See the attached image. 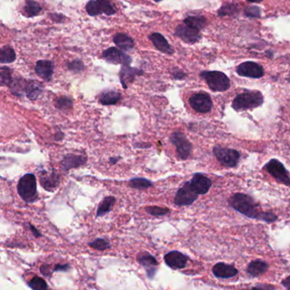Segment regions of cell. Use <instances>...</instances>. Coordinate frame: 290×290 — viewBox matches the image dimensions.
<instances>
[{
    "mask_svg": "<svg viewBox=\"0 0 290 290\" xmlns=\"http://www.w3.org/2000/svg\"><path fill=\"white\" fill-rule=\"evenodd\" d=\"M228 203L232 209L245 215L246 217L266 223H273L277 220V216L275 214L262 211L260 205L254 198L245 193H235L229 198Z\"/></svg>",
    "mask_w": 290,
    "mask_h": 290,
    "instance_id": "6da1fadb",
    "label": "cell"
},
{
    "mask_svg": "<svg viewBox=\"0 0 290 290\" xmlns=\"http://www.w3.org/2000/svg\"><path fill=\"white\" fill-rule=\"evenodd\" d=\"M263 102L264 97L259 91L246 90L234 98L232 106L236 111H243L259 107L262 105Z\"/></svg>",
    "mask_w": 290,
    "mask_h": 290,
    "instance_id": "7a4b0ae2",
    "label": "cell"
},
{
    "mask_svg": "<svg viewBox=\"0 0 290 290\" xmlns=\"http://www.w3.org/2000/svg\"><path fill=\"white\" fill-rule=\"evenodd\" d=\"M20 197L27 203H34L38 199L36 177L33 174H26L20 179L17 185Z\"/></svg>",
    "mask_w": 290,
    "mask_h": 290,
    "instance_id": "3957f363",
    "label": "cell"
},
{
    "mask_svg": "<svg viewBox=\"0 0 290 290\" xmlns=\"http://www.w3.org/2000/svg\"><path fill=\"white\" fill-rule=\"evenodd\" d=\"M200 76L206 81L212 91L222 92L230 88V79L224 73L218 71L202 72Z\"/></svg>",
    "mask_w": 290,
    "mask_h": 290,
    "instance_id": "277c9868",
    "label": "cell"
},
{
    "mask_svg": "<svg viewBox=\"0 0 290 290\" xmlns=\"http://www.w3.org/2000/svg\"><path fill=\"white\" fill-rule=\"evenodd\" d=\"M213 154L221 165L226 168H235L239 161V153L232 148L215 146L213 148Z\"/></svg>",
    "mask_w": 290,
    "mask_h": 290,
    "instance_id": "5b68a950",
    "label": "cell"
},
{
    "mask_svg": "<svg viewBox=\"0 0 290 290\" xmlns=\"http://www.w3.org/2000/svg\"><path fill=\"white\" fill-rule=\"evenodd\" d=\"M264 170L267 171L276 182L290 187L289 172L284 165L276 159H272L264 166Z\"/></svg>",
    "mask_w": 290,
    "mask_h": 290,
    "instance_id": "8992f818",
    "label": "cell"
},
{
    "mask_svg": "<svg viewBox=\"0 0 290 290\" xmlns=\"http://www.w3.org/2000/svg\"><path fill=\"white\" fill-rule=\"evenodd\" d=\"M85 9L90 17H96L101 14L112 16L116 13L112 0H91L87 4Z\"/></svg>",
    "mask_w": 290,
    "mask_h": 290,
    "instance_id": "52a82bcc",
    "label": "cell"
},
{
    "mask_svg": "<svg viewBox=\"0 0 290 290\" xmlns=\"http://www.w3.org/2000/svg\"><path fill=\"white\" fill-rule=\"evenodd\" d=\"M171 141L176 148L178 157L182 160L189 158L193 151V146L182 132H175L171 135Z\"/></svg>",
    "mask_w": 290,
    "mask_h": 290,
    "instance_id": "ba28073f",
    "label": "cell"
},
{
    "mask_svg": "<svg viewBox=\"0 0 290 290\" xmlns=\"http://www.w3.org/2000/svg\"><path fill=\"white\" fill-rule=\"evenodd\" d=\"M198 198V194L193 189L191 182H185L184 185L176 193L175 204L177 206H188L193 204Z\"/></svg>",
    "mask_w": 290,
    "mask_h": 290,
    "instance_id": "9c48e42d",
    "label": "cell"
},
{
    "mask_svg": "<svg viewBox=\"0 0 290 290\" xmlns=\"http://www.w3.org/2000/svg\"><path fill=\"white\" fill-rule=\"evenodd\" d=\"M189 103L193 110L199 113H207L211 111L213 101L207 93L200 92L194 94L190 98Z\"/></svg>",
    "mask_w": 290,
    "mask_h": 290,
    "instance_id": "30bf717a",
    "label": "cell"
},
{
    "mask_svg": "<svg viewBox=\"0 0 290 290\" xmlns=\"http://www.w3.org/2000/svg\"><path fill=\"white\" fill-rule=\"evenodd\" d=\"M102 58L111 64L130 65L132 59L121 49L111 47L102 52Z\"/></svg>",
    "mask_w": 290,
    "mask_h": 290,
    "instance_id": "8fae6325",
    "label": "cell"
},
{
    "mask_svg": "<svg viewBox=\"0 0 290 290\" xmlns=\"http://www.w3.org/2000/svg\"><path fill=\"white\" fill-rule=\"evenodd\" d=\"M237 73L242 77L259 78L264 75V69L256 62H245L237 67Z\"/></svg>",
    "mask_w": 290,
    "mask_h": 290,
    "instance_id": "7c38bea8",
    "label": "cell"
},
{
    "mask_svg": "<svg viewBox=\"0 0 290 290\" xmlns=\"http://www.w3.org/2000/svg\"><path fill=\"white\" fill-rule=\"evenodd\" d=\"M197 29L191 28L189 26L186 25V24H182L179 25L176 28V31H175V35L178 37L179 39H182V41L187 44H194V43L198 42L199 39H201L200 34Z\"/></svg>",
    "mask_w": 290,
    "mask_h": 290,
    "instance_id": "4fadbf2b",
    "label": "cell"
},
{
    "mask_svg": "<svg viewBox=\"0 0 290 290\" xmlns=\"http://www.w3.org/2000/svg\"><path fill=\"white\" fill-rule=\"evenodd\" d=\"M190 182L198 195H205L212 186L211 180L201 173L194 174Z\"/></svg>",
    "mask_w": 290,
    "mask_h": 290,
    "instance_id": "5bb4252c",
    "label": "cell"
},
{
    "mask_svg": "<svg viewBox=\"0 0 290 290\" xmlns=\"http://www.w3.org/2000/svg\"><path fill=\"white\" fill-rule=\"evenodd\" d=\"M137 259L139 264L142 265L149 278H154L157 272V265H159V262L156 258L149 254V253H141L138 254Z\"/></svg>",
    "mask_w": 290,
    "mask_h": 290,
    "instance_id": "9a60e30c",
    "label": "cell"
},
{
    "mask_svg": "<svg viewBox=\"0 0 290 290\" xmlns=\"http://www.w3.org/2000/svg\"><path fill=\"white\" fill-rule=\"evenodd\" d=\"M165 261L172 269H183L187 266L188 257L175 250L165 254Z\"/></svg>",
    "mask_w": 290,
    "mask_h": 290,
    "instance_id": "2e32d148",
    "label": "cell"
},
{
    "mask_svg": "<svg viewBox=\"0 0 290 290\" xmlns=\"http://www.w3.org/2000/svg\"><path fill=\"white\" fill-rule=\"evenodd\" d=\"M143 72L141 70L130 67V65H122L120 70L119 78L122 86L124 89L128 88V84L134 81L135 76L141 75Z\"/></svg>",
    "mask_w": 290,
    "mask_h": 290,
    "instance_id": "e0dca14e",
    "label": "cell"
},
{
    "mask_svg": "<svg viewBox=\"0 0 290 290\" xmlns=\"http://www.w3.org/2000/svg\"><path fill=\"white\" fill-rule=\"evenodd\" d=\"M54 68H55V64L53 62L48 61V60H41L37 62L35 72L39 78L49 82L51 81V78L53 77Z\"/></svg>",
    "mask_w": 290,
    "mask_h": 290,
    "instance_id": "ac0fdd59",
    "label": "cell"
},
{
    "mask_svg": "<svg viewBox=\"0 0 290 290\" xmlns=\"http://www.w3.org/2000/svg\"><path fill=\"white\" fill-rule=\"evenodd\" d=\"M213 274L218 278H232L237 276L238 271L233 265H227L226 263L219 262L212 268Z\"/></svg>",
    "mask_w": 290,
    "mask_h": 290,
    "instance_id": "d6986e66",
    "label": "cell"
},
{
    "mask_svg": "<svg viewBox=\"0 0 290 290\" xmlns=\"http://www.w3.org/2000/svg\"><path fill=\"white\" fill-rule=\"evenodd\" d=\"M149 39L153 42L158 51L162 53L170 55V56L173 55V48L168 43L167 39H165L162 34L159 33H154L149 36Z\"/></svg>",
    "mask_w": 290,
    "mask_h": 290,
    "instance_id": "ffe728a7",
    "label": "cell"
},
{
    "mask_svg": "<svg viewBox=\"0 0 290 290\" xmlns=\"http://www.w3.org/2000/svg\"><path fill=\"white\" fill-rule=\"evenodd\" d=\"M268 267L269 265L264 260L255 259L248 264L247 266V273L253 277H258L265 273V271H267Z\"/></svg>",
    "mask_w": 290,
    "mask_h": 290,
    "instance_id": "44dd1931",
    "label": "cell"
},
{
    "mask_svg": "<svg viewBox=\"0 0 290 290\" xmlns=\"http://www.w3.org/2000/svg\"><path fill=\"white\" fill-rule=\"evenodd\" d=\"M60 176L56 172H52L49 175L40 176V183L46 191L53 192L60 184Z\"/></svg>",
    "mask_w": 290,
    "mask_h": 290,
    "instance_id": "7402d4cb",
    "label": "cell"
},
{
    "mask_svg": "<svg viewBox=\"0 0 290 290\" xmlns=\"http://www.w3.org/2000/svg\"><path fill=\"white\" fill-rule=\"evenodd\" d=\"M87 159L82 155H67L62 161L64 171H69L73 168H78L86 163Z\"/></svg>",
    "mask_w": 290,
    "mask_h": 290,
    "instance_id": "603a6c76",
    "label": "cell"
},
{
    "mask_svg": "<svg viewBox=\"0 0 290 290\" xmlns=\"http://www.w3.org/2000/svg\"><path fill=\"white\" fill-rule=\"evenodd\" d=\"M113 42L117 47L121 49L122 51H131L134 47V42L131 37L128 36V34H117L113 37Z\"/></svg>",
    "mask_w": 290,
    "mask_h": 290,
    "instance_id": "cb8c5ba5",
    "label": "cell"
},
{
    "mask_svg": "<svg viewBox=\"0 0 290 290\" xmlns=\"http://www.w3.org/2000/svg\"><path fill=\"white\" fill-rule=\"evenodd\" d=\"M43 86L42 84L36 80H28L27 86H26L25 93L28 99L32 101L36 100L39 97L40 94L42 93Z\"/></svg>",
    "mask_w": 290,
    "mask_h": 290,
    "instance_id": "d4e9b609",
    "label": "cell"
},
{
    "mask_svg": "<svg viewBox=\"0 0 290 290\" xmlns=\"http://www.w3.org/2000/svg\"><path fill=\"white\" fill-rule=\"evenodd\" d=\"M121 100V94L117 91H106L100 95L99 101L104 106L116 105Z\"/></svg>",
    "mask_w": 290,
    "mask_h": 290,
    "instance_id": "484cf974",
    "label": "cell"
},
{
    "mask_svg": "<svg viewBox=\"0 0 290 290\" xmlns=\"http://www.w3.org/2000/svg\"><path fill=\"white\" fill-rule=\"evenodd\" d=\"M27 83H28V80H26L22 77L21 78L18 77V78H13V80L9 86L13 95L22 96L25 93Z\"/></svg>",
    "mask_w": 290,
    "mask_h": 290,
    "instance_id": "4316f807",
    "label": "cell"
},
{
    "mask_svg": "<svg viewBox=\"0 0 290 290\" xmlns=\"http://www.w3.org/2000/svg\"><path fill=\"white\" fill-rule=\"evenodd\" d=\"M23 12L26 17H37L39 16L40 12H42V7L34 0H27L23 8Z\"/></svg>",
    "mask_w": 290,
    "mask_h": 290,
    "instance_id": "83f0119b",
    "label": "cell"
},
{
    "mask_svg": "<svg viewBox=\"0 0 290 290\" xmlns=\"http://www.w3.org/2000/svg\"><path fill=\"white\" fill-rule=\"evenodd\" d=\"M115 202H116V199H115L114 197H106V198H104L103 200L101 202V204H99V206H98L96 216L97 217L103 216L107 213L110 212L115 204Z\"/></svg>",
    "mask_w": 290,
    "mask_h": 290,
    "instance_id": "f1b7e54d",
    "label": "cell"
},
{
    "mask_svg": "<svg viewBox=\"0 0 290 290\" xmlns=\"http://www.w3.org/2000/svg\"><path fill=\"white\" fill-rule=\"evenodd\" d=\"M184 23L186 25L200 31L206 26L207 20L205 17H202V16H194V17H188L186 18L184 20Z\"/></svg>",
    "mask_w": 290,
    "mask_h": 290,
    "instance_id": "f546056e",
    "label": "cell"
},
{
    "mask_svg": "<svg viewBox=\"0 0 290 290\" xmlns=\"http://www.w3.org/2000/svg\"><path fill=\"white\" fill-rule=\"evenodd\" d=\"M17 59L16 56V52H15L14 49L6 45L1 49V52H0V62L2 64H6V63H12L14 62Z\"/></svg>",
    "mask_w": 290,
    "mask_h": 290,
    "instance_id": "4dcf8cb0",
    "label": "cell"
},
{
    "mask_svg": "<svg viewBox=\"0 0 290 290\" xmlns=\"http://www.w3.org/2000/svg\"><path fill=\"white\" fill-rule=\"evenodd\" d=\"M129 185L132 188L138 190H146L149 187H153L154 184L151 181L145 178H134L130 180Z\"/></svg>",
    "mask_w": 290,
    "mask_h": 290,
    "instance_id": "1f68e13d",
    "label": "cell"
},
{
    "mask_svg": "<svg viewBox=\"0 0 290 290\" xmlns=\"http://www.w3.org/2000/svg\"><path fill=\"white\" fill-rule=\"evenodd\" d=\"M56 106L59 110L63 111V112H67L73 108V99L68 97V96H62L56 101Z\"/></svg>",
    "mask_w": 290,
    "mask_h": 290,
    "instance_id": "d6a6232c",
    "label": "cell"
},
{
    "mask_svg": "<svg viewBox=\"0 0 290 290\" xmlns=\"http://www.w3.org/2000/svg\"><path fill=\"white\" fill-rule=\"evenodd\" d=\"M13 78L12 77V71L7 67H2L0 69V83L2 86H9Z\"/></svg>",
    "mask_w": 290,
    "mask_h": 290,
    "instance_id": "836d02e7",
    "label": "cell"
},
{
    "mask_svg": "<svg viewBox=\"0 0 290 290\" xmlns=\"http://www.w3.org/2000/svg\"><path fill=\"white\" fill-rule=\"evenodd\" d=\"M238 13V7L235 4H228L226 6H222L219 12L218 15L220 17H226V16H235Z\"/></svg>",
    "mask_w": 290,
    "mask_h": 290,
    "instance_id": "e575fe53",
    "label": "cell"
},
{
    "mask_svg": "<svg viewBox=\"0 0 290 290\" xmlns=\"http://www.w3.org/2000/svg\"><path fill=\"white\" fill-rule=\"evenodd\" d=\"M145 210L149 215H154V216H165L171 212V210L168 208H161L158 206H148L146 207Z\"/></svg>",
    "mask_w": 290,
    "mask_h": 290,
    "instance_id": "d590c367",
    "label": "cell"
},
{
    "mask_svg": "<svg viewBox=\"0 0 290 290\" xmlns=\"http://www.w3.org/2000/svg\"><path fill=\"white\" fill-rule=\"evenodd\" d=\"M28 285H29V287H31L32 289L34 290H44L48 288L47 283H46L45 280L37 276L32 278Z\"/></svg>",
    "mask_w": 290,
    "mask_h": 290,
    "instance_id": "8d00e7d4",
    "label": "cell"
},
{
    "mask_svg": "<svg viewBox=\"0 0 290 290\" xmlns=\"http://www.w3.org/2000/svg\"><path fill=\"white\" fill-rule=\"evenodd\" d=\"M89 246H90L91 248H95V249L100 250V251L106 250L111 247L108 241H106L104 238H97V239L94 240L91 243H89Z\"/></svg>",
    "mask_w": 290,
    "mask_h": 290,
    "instance_id": "74e56055",
    "label": "cell"
},
{
    "mask_svg": "<svg viewBox=\"0 0 290 290\" xmlns=\"http://www.w3.org/2000/svg\"><path fill=\"white\" fill-rule=\"evenodd\" d=\"M67 69L73 73H80L84 70V62L80 60H74L73 62H67Z\"/></svg>",
    "mask_w": 290,
    "mask_h": 290,
    "instance_id": "f35d334b",
    "label": "cell"
},
{
    "mask_svg": "<svg viewBox=\"0 0 290 290\" xmlns=\"http://www.w3.org/2000/svg\"><path fill=\"white\" fill-rule=\"evenodd\" d=\"M244 14L249 18H259L261 16V10L258 6H248L244 9Z\"/></svg>",
    "mask_w": 290,
    "mask_h": 290,
    "instance_id": "ab89813d",
    "label": "cell"
},
{
    "mask_svg": "<svg viewBox=\"0 0 290 290\" xmlns=\"http://www.w3.org/2000/svg\"><path fill=\"white\" fill-rule=\"evenodd\" d=\"M172 75H173V78H176V79H178V80H182L183 78H186V73H183L182 71L181 70H175L174 71L173 73H172Z\"/></svg>",
    "mask_w": 290,
    "mask_h": 290,
    "instance_id": "60d3db41",
    "label": "cell"
},
{
    "mask_svg": "<svg viewBox=\"0 0 290 290\" xmlns=\"http://www.w3.org/2000/svg\"><path fill=\"white\" fill-rule=\"evenodd\" d=\"M70 268L69 264H64V265H56L54 269V271H67Z\"/></svg>",
    "mask_w": 290,
    "mask_h": 290,
    "instance_id": "b9f144b4",
    "label": "cell"
},
{
    "mask_svg": "<svg viewBox=\"0 0 290 290\" xmlns=\"http://www.w3.org/2000/svg\"><path fill=\"white\" fill-rule=\"evenodd\" d=\"M51 19L53 20L56 23H62V19H66V17L62 15L51 14Z\"/></svg>",
    "mask_w": 290,
    "mask_h": 290,
    "instance_id": "7bdbcfd3",
    "label": "cell"
},
{
    "mask_svg": "<svg viewBox=\"0 0 290 290\" xmlns=\"http://www.w3.org/2000/svg\"><path fill=\"white\" fill-rule=\"evenodd\" d=\"M40 271L42 272L43 275H45V276H50V270H49V266L46 265H44L40 267Z\"/></svg>",
    "mask_w": 290,
    "mask_h": 290,
    "instance_id": "ee69618b",
    "label": "cell"
},
{
    "mask_svg": "<svg viewBox=\"0 0 290 290\" xmlns=\"http://www.w3.org/2000/svg\"><path fill=\"white\" fill-rule=\"evenodd\" d=\"M282 285L285 287V288L290 289V276H287V277H286V278L282 280Z\"/></svg>",
    "mask_w": 290,
    "mask_h": 290,
    "instance_id": "f6af8a7d",
    "label": "cell"
},
{
    "mask_svg": "<svg viewBox=\"0 0 290 290\" xmlns=\"http://www.w3.org/2000/svg\"><path fill=\"white\" fill-rule=\"evenodd\" d=\"M29 226H30V230H31L32 232H33V233H34V236H35V237H39L42 236V235H41V233H40V232H39V231H38V230H37V229L35 228V227H34V226H32V225H29Z\"/></svg>",
    "mask_w": 290,
    "mask_h": 290,
    "instance_id": "bcb514c9",
    "label": "cell"
},
{
    "mask_svg": "<svg viewBox=\"0 0 290 290\" xmlns=\"http://www.w3.org/2000/svg\"><path fill=\"white\" fill-rule=\"evenodd\" d=\"M118 158H111L109 159V162L111 163L112 165H114L116 163H117V160H118Z\"/></svg>",
    "mask_w": 290,
    "mask_h": 290,
    "instance_id": "7dc6e473",
    "label": "cell"
},
{
    "mask_svg": "<svg viewBox=\"0 0 290 290\" xmlns=\"http://www.w3.org/2000/svg\"><path fill=\"white\" fill-rule=\"evenodd\" d=\"M274 288V287H271V286H257V287H254V288Z\"/></svg>",
    "mask_w": 290,
    "mask_h": 290,
    "instance_id": "c3c4849f",
    "label": "cell"
},
{
    "mask_svg": "<svg viewBox=\"0 0 290 290\" xmlns=\"http://www.w3.org/2000/svg\"><path fill=\"white\" fill-rule=\"evenodd\" d=\"M249 3H261L263 0H247Z\"/></svg>",
    "mask_w": 290,
    "mask_h": 290,
    "instance_id": "681fc988",
    "label": "cell"
},
{
    "mask_svg": "<svg viewBox=\"0 0 290 290\" xmlns=\"http://www.w3.org/2000/svg\"><path fill=\"white\" fill-rule=\"evenodd\" d=\"M154 1H155V2H161L163 0H154Z\"/></svg>",
    "mask_w": 290,
    "mask_h": 290,
    "instance_id": "f907efd6",
    "label": "cell"
}]
</instances>
